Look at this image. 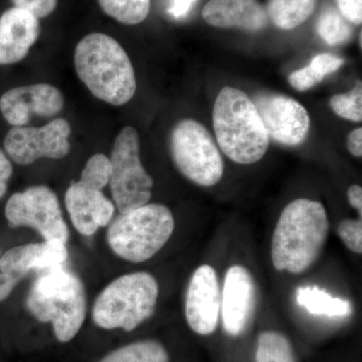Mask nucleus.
Wrapping results in <instances>:
<instances>
[{"label":"nucleus","mask_w":362,"mask_h":362,"mask_svg":"<svg viewBox=\"0 0 362 362\" xmlns=\"http://www.w3.org/2000/svg\"><path fill=\"white\" fill-rule=\"evenodd\" d=\"M105 13L124 25H134L148 16L150 0H98Z\"/></svg>","instance_id":"5701e85b"},{"label":"nucleus","mask_w":362,"mask_h":362,"mask_svg":"<svg viewBox=\"0 0 362 362\" xmlns=\"http://www.w3.org/2000/svg\"><path fill=\"white\" fill-rule=\"evenodd\" d=\"M332 110L347 120L361 122L362 120V86L357 82L354 89L346 94L335 95L331 98Z\"/></svg>","instance_id":"a878e982"},{"label":"nucleus","mask_w":362,"mask_h":362,"mask_svg":"<svg viewBox=\"0 0 362 362\" xmlns=\"http://www.w3.org/2000/svg\"><path fill=\"white\" fill-rule=\"evenodd\" d=\"M74 61L78 78L98 99L121 106L134 96V69L113 37L101 33L86 35L76 47Z\"/></svg>","instance_id":"f03ea898"},{"label":"nucleus","mask_w":362,"mask_h":362,"mask_svg":"<svg viewBox=\"0 0 362 362\" xmlns=\"http://www.w3.org/2000/svg\"><path fill=\"white\" fill-rule=\"evenodd\" d=\"M323 77L312 70L310 66H305L301 70H298L289 76V83L297 90H307L320 83Z\"/></svg>","instance_id":"c85d7f7f"},{"label":"nucleus","mask_w":362,"mask_h":362,"mask_svg":"<svg viewBox=\"0 0 362 362\" xmlns=\"http://www.w3.org/2000/svg\"><path fill=\"white\" fill-rule=\"evenodd\" d=\"M21 280L8 274H0V301L6 299Z\"/></svg>","instance_id":"72a5a7b5"},{"label":"nucleus","mask_w":362,"mask_h":362,"mask_svg":"<svg viewBox=\"0 0 362 362\" xmlns=\"http://www.w3.org/2000/svg\"><path fill=\"white\" fill-rule=\"evenodd\" d=\"M26 306L40 322H52L59 341L69 342L78 334L85 321V288L80 279L63 266L47 269L33 282Z\"/></svg>","instance_id":"20e7f679"},{"label":"nucleus","mask_w":362,"mask_h":362,"mask_svg":"<svg viewBox=\"0 0 362 362\" xmlns=\"http://www.w3.org/2000/svg\"><path fill=\"white\" fill-rule=\"evenodd\" d=\"M6 216L11 225L35 228L47 242H68L69 228L58 197L44 185L13 194L7 202Z\"/></svg>","instance_id":"1a4fd4ad"},{"label":"nucleus","mask_w":362,"mask_h":362,"mask_svg":"<svg viewBox=\"0 0 362 362\" xmlns=\"http://www.w3.org/2000/svg\"><path fill=\"white\" fill-rule=\"evenodd\" d=\"M316 28L321 39L330 45L345 44L352 37L351 26L332 7H327L321 13Z\"/></svg>","instance_id":"b1692460"},{"label":"nucleus","mask_w":362,"mask_h":362,"mask_svg":"<svg viewBox=\"0 0 362 362\" xmlns=\"http://www.w3.org/2000/svg\"><path fill=\"white\" fill-rule=\"evenodd\" d=\"M202 18L216 28L259 32L268 25V13L258 0H209Z\"/></svg>","instance_id":"f3484780"},{"label":"nucleus","mask_w":362,"mask_h":362,"mask_svg":"<svg viewBox=\"0 0 362 362\" xmlns=\"http://www.w3.org/2000/svg\"><path fill=\"white\" fill-rule=\"evenodd\" d=\"M216 141L230 160L252 164L261 160L270 137L252 99L242 90L221 89L214 106Z\"/></svg>","instance_id":"7ed1b4c3"},{"label":"nucleus","mask_w":362,"mask_h":362,"mask_svg":"<svg viewBox=\"0 0 362 362\" xmlns=\"http://www.w3.org/2000/svg\"><path fill=\"white\" fill-rule=\"evenodd\" d=\"M195 0H171L169 13L175 18H185L194 6Z\"/></svg>","instance_id":"473e14b6"},{"label":"nucleus","mask_w":362,"mask_h":362,"mask_svg":"<svg viewBox=\"0 0 362 362\" xmlns=\"http://www.w3.org/2000/svg\"><path fill=\"white\" fill-rule=\"evenodd\" d=\"M100 362H169V356L160 343L143 340L114 350Z\"/></svg>","instance_id":"412c9836"},{"label":"nucleus","mask_w":362,"mask_h":362,"mask_svg":"<svg viewBox=\"0 0 362 362\" xmlns=\"http://www.w3.org/2000/svg\"><path fill=\"white\" fill-rule=\"evenodd\" d=\"M65 100L61 90L49 84L13 88L0 98V112L7 123L21 127L33 116L54 117L63 110Z\"/></svg>","instance_id":"ddd939ff"},{"label":"nucleus","mask_w":362,"mask_h":362,"mask_svg":"<svg viewBox=\"0 0 362 362\" xmlns=\"http://www.w3.org/2000/svg\"><path fill=\"white\" fill-rule=\"evenodd\" d=\"M39 18L13 7L0 16V65L18 63L39 39Z\"/></svg>","instance_id":"2eb2a0df"},{"label":"nucleus","mask_w":362,"mask_h":362,"mask_svg":"<svg viewBox=\"0 0 362 362\" xmlns=\"http://www.w3.org/2000/svg\"><path fill=\"white\" fill-rule=\"evenodd\" d=\"M256 362H296L291 343L282 333L266 331L259 334Z\"/></svg>","instance_id":"4be33fe9"},{"label":"nucleus","mask_w":362,"mask_h":362,"mask_svg":"<svg viewBox=\"0 0 362 362\" xmlns=\"http://www.w3.org/2000/svg\"><path fill=\"white\" fill-rule=\"evenodd\" d=\"M256 305V285L247 268L230 267L221 295V320L228 334L239 337L252 318Z\"/></svg>","instance_id":"4468645a"},{"label":"nucleus","mask_w":362,"mask_h":362,"mask_svg":"<svg viewBox=\"0 0 362 362\" xmlns=\"http://www.w3.org/2000/svg\"><path fill=\"white\" fill-rule=\"evenodd\" d=\"M170 149L176 168L195 185L213 187L223 178V157L201 123L180 121L171 133Z\"/></svg>","instance_id":"0eeeda50"},{"label":"nucleus","mask_w":362,"mask_h":362,"mask_svg":"<svg viewBox=\"0 0 362 362\" xmlns=\"http://www.w3.org/2000/svg\"><path fill=\"white\" fill-rule=\"evenodd\" d=\"M65 201L71 223L85 235H94L98 228L108 225L115 211L113 202L101 192L83 187L78 181L66 190Z\"/></svg>","instance_id":"dca6fc26"},{"label":"nucleus","mask_w":362,"mask_h":362,"mask_svg":"<svg viewBox=\"0 0 362 362\" xmlns=\"http://www.w3.org/2000/svg\"><path fill=\"white\" fill-rule=\"evenodd\" d=\"M13 175V165L0 150V197H4L7 189V181Z\"/></svg>","instance_id":"2f4dec72"},{"label":"nucleus","mask_w":362,"mask_h":362,"mask_svg":"<svg viewBox=\"0 0 362 362\" xmlns=\"http://www.w3.org/2000/svg\"><path fill=\"white\" fill-rule=\"evenodd\" d=\"M158 294V283L149 273L121 276L100 293L93 320L104 329L134 330L153 315Z\"/></svg>","instance_id":"39448f33"},{"label":"nucleus","mask_w":362,"mask_h":362,"mask_svg":"<svg viewBox=\"0 0 362 362\" xmlns=\"http://www.w3.org/2000/svg\"><path fill=\"white\" fill-rule=\"evenodd\" d=\"M252 101L272 139L286 146H297L306 139L311 122L303 105L272 93H261Z\"/></svg>","instance_id":"9b49d317"},{"label":"nucleus","mask_w":362,"mask_h":362,"mask_svg":"<svg viewBox=\"0 0 362 362\" xmlns=\"http://www.w3.org/2000/svg\"><path fill=\"white\" fill-rule=\"evenodd\" d=\"M68 258L66 244L37 243L13 247L0 259V270L21 280L33 269H51L63 265Z\"/></svg>","instance_id":"a211bd4d"},{"label":"nucleus","mask_w":362,"mask_h":362,"mask_svg":"<svg viewBox=\"0 0 362 362\" xmlns=\"http://www.w3.org/2000/svg\"><path fill=\"white\" fill-rule=\"evenodd\" d=\"M340 13L345 20L361 25L362 21V0H337Z\"/></svg>","instance_id":"7c9ffc66"},{"label":"nucleus","mask_w":362,"mask_h":362,"mask_svg":"<svg viewBox=\"0 0 362 362\" xmlns=\"http://www.w3.org/2000/svg\"><path fill=\"white\" fill-rule=\"evenodd\" d=\"M316 0H269L268 13L278 28L293 30L314 13Z\"/></svg>","instance_id":"aec40b11"},{"label":"nucleus","mask_w":362,"mask_h":362,"mask_svg":"<svg viewBox=\"0 0 362 362\" xmlns=\"http://www.w3.org/2000/svg\"><path fill=\"white\" fill-rule=\"evenodd\" d=\"M349 204L359 213V216L362 214V188L359 185H351L347 192Z\"/></svg>","instance_id":"c9c22d12"},{"label":"nucleus","mask_w":362,"mask_h":362,"mask_svg":"<svg viewBox=\"0 0 362 362\" xmlns=\"http://www.w3.org/2000/svg\"><path fill=\"white\" fill-rule=\"evenodd\" d=\"M296 301L312 315L347 317L351 314V303L347 300L332 297L317 286L299 287L296 292Z\"/></svg>","instance_id":"6ab92c4d"},{"label":"nucleus","mask_w":362,"mask_h":362,"mask_svg":"<svg viewBox=\"0 0 362 362\" xmlns=\"http://www.w3.org/2000/svg\"><path fill=\"white\" fill-rule=\"evenodd\" d=\"M221 314V288L213 267L202 265L194 271L185 297L188 325L199 335H209L218 327Z\"/></svg>","instance_id":"f8f14e48"},{"label":"nucleus","mask_w":362,"mask_h":362,"mask_svg":"<svg viewBox=\"0 0 362 362\" xmlns=\"http://www.w3.org/2000/svg\"><path fill=\"white\" fill-rule=\"evenodd\" d=\"M111 173L110 158L104 154H95L88 160L78 182L90 189L101 192L110 182Z\"/></svg>","instance_id":"393cba45"},{"label":"nucleus","mask_w":362,"mask_h":362,"mask_svg":"<svg viewBox=\"0 0 362 362\" xmlns=\"http://www.w3.org/2000/svg\"><path fill=\"white\" fill-rule=\"evenodd\" d=\"M329 232V221L321 202L298 199L283 209L271 244L277 271L299 275L320 256Z\"/></svg>","instance_id":"f257e3e1"},{"label":"nucleus","mask_w":362,"mask_h":362,"mask_svg":"<svg viewBox=\"0 0 362 362\" xmlns=\"http://www.w3.org/2000/svg\"><path fill=\"white\" fill-rule=\"evenodd\" d=\"M175 218L168 206L146 204L121 214L109 226L108 244L117 256L142 263L160 251L175 230Z\"/></svg>","instance_id":"423d86ee"},{"label":"nucleus","mask_w":362,"mask_h":362,"mask_svg":"<svg viewBox=\"0 0 362 362\" xmlns=\"http://www.w3.org/2000/svg\"><path fill=\"white\" fill-rule=\"evenodd\" d=\"M337 233L345 246L356 254L362 252V221L343 220L337 226Z\"/></svg>","instance_id":"bb28decb"},{"label":"nucleus","mask_w":362,"mask_h":362,"mask_svg":"<svg viewBox=\"0 0 362 362\" xmlns=\"http://www.w3.org/2000/svg\"><path fill=\"white\" fill-rule=\"evenodd\" d=\"M13 2L14 7L28 11L37 18H47L58 6V0H13Z\"/></svg>","instance_id":"cd10ccee"},{"label":"nucleus","mask_w":362,"mask_h":362,"mask_svg":"<svg viewBox=\"0 0 362 362\" xmlns=\"http://www.w3.org/2000/svg\"><path fill=\"white\" fill-rule=\"evenodd\" d=\"M347 147L350 153L356 157L362 156V129L357 128V129L352 131L349 136V141H347Z\"/></svg>","instance_id":"f704fd0d"},{"label":"nucleus","mask_w":362,"mask_h":362,"mask_svg":"<svg viewBox=\"0 0 362 362\" xmlns=\"http://www.w3.org/2000/svg\"><path fill=\"white\" fill-rule=\"evenodd\" d=\"M139 135L127 126L117 136L111 154V194L121 214L148 204L153 180L140 161Z\"/></svg>","instance_id":"6e6552de"},{"label":"nucleus","mask_w":362,"mask_h":362,"mask_svg":"<svg viewBox=\"0 0 362 362\" xmlns=\"http://www.w3.org/2000/svg\"><path fill=\"white\" fill-rule=\"evenodd\" d=\"M71 126L56 119L42 127H13L4 139V148L13 161L28 165L40 158L61 159L68 156Z\"/></svg>","instance_id":"9d476101"},{"label":"nucleus","mask_w":362,"mask_h":362,"mask_svg":"<svg viewBox=\"0 0 362 362\" xmlns=\"http://www.w3.org/2000/svg\"><path fill=\"white\" fill-rule=\"evenodd\" d=\"M344 63L342 59L338 58L330 54H317L312 59L310 68L316 71L321 77H325L326 75L337 71Z\"/></svg>","instance_id":"c756f323"}]
</instances>
